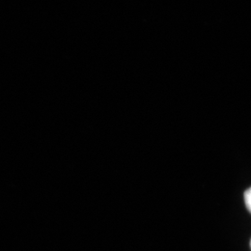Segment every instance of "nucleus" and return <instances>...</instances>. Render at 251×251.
Instances as JSON below:
<instances>
[{"instance_id": "f257e3e1", "label": "nucleus", "mask_w": 251, "mask_h": 251, "mask_svg": "<svg viewBox=\"0 0 251 251\" xmlns=\"http://www.w3.org/2000/svg\"><path fill=\"white\" fill-rule=\"evenodd\" d=\"M244 201L248 210L251 213V187L248 189L244 194Z\"/></svg>"}, {"instance_id": "f03ea898", "label": "nucleus", "mask_w": 251, "mask_h": 251, "mask_svg": "<svg viewBox=\"0 0 251 251\" xmlns=\"http://www.w3.org/2000/svg\"><path fill=\"white\" fill-rule=\"evenodd\" d=\"M250 246H251V244H250Z\"/></svg>"}]
</instances>
